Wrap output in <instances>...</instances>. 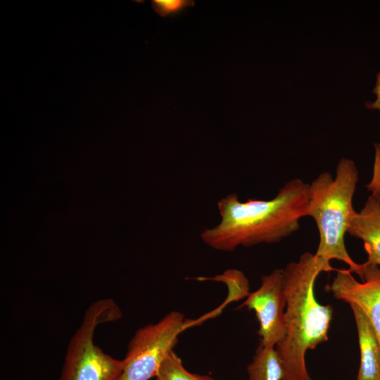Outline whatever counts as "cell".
I'll use <instances>...</instances> for the list:
<instances>
[{
  "instance_id": "15",
  "label": "cell",
  "mask_w": 380,
  "mask_h": 380,
  "mask_svg": "<svg viewBox=\"0 0 380 380\" xmlns=\"http://www.w3.org/2000/svg\"><path fill=\"white\" fill-rule=\"evenodd\" d=\"M372 93L375 96L374 100L366 103L365 106L368 109L376 110L380 112V71L376 75Z\"/></svg>"
},
{
  "instance_id": "10",
  "label": "cell",
  "mask_w": 380,
  "mask_h": 380,
  "mask_svg": "<svg viewBox=\"0 0 380 380\" xmlns=\"http://www.w3.org/2000/svg\"><path fill=\"white\" fill-rule=\"evenodd\" d=\"M247 372L249 380H282V367L275 348L260 344Z\"/></svg>"
},
{
  "instance_id": "8",
  "label": "cell",
  "mask_w": 380,
  "mask_h": 380,
  "mask_svg": "<svg viewBox=\"0 0 380 380\" xmlns=\"http://www.w3.org/2000/svg\"><path fill=\"white\" fill-rule=\"evenodd\" d=\"M347 233L363 242L366 262L380 266V198L369 195L362 208L355 213Z\"/></svg>"
},
{
  "instance_id": "2",
  "label": "cell",
  "mask_w": 380,
  "mask_h": 380,
  "mask_svg": "<svg viewBox=\"0 0 380 380\" xmlns=\"http://www.w3.org/2000/svg\"><path fill=\"white\" fill-rule=\"evenodd\" d=\"M331 270H336L309 252L283 269L285 333L274 347L282 367V380H313L306 367L305 355L327 341L333 316L332 307L317 300L315 285L321 272Z\"/></svg>"
},
{
  "instance_id": "7",
  "label": "cell",
  "mask_w": 380,
  "mask_h": 380,
  "mask_svg": "<svg viewBox=\"0 0 380 380\" xmlns=\"http://www.w3.org/2000/svg\"><path fill=\"white\" fill-rule=\"evenodd\" d=\"M364 263L362 281H357L348 269H339L326 288L335 298L359 307L380 341V266Z\"/></svg>"
},
{
  "instance_id": "6",
  "label": "cell",
  "mask_w": 380,
  "mask_h": 380,
  "mask_svg": "<svg viewBox=\"0 0 380 380\" xmlns=\"http://www.w3.org/2000/svg\"><path fill=\"white\" fill-rule=\"evenodd\" d=\"M286 304L284 271L275 269L262 276L259 288L241 305L255 312L261 346L275 347L284 337Z\"/></svg>"
},
{
  "instance_id": "9",
  "label": "cell",
  "mask_w": 380,
  "mask_h": 380,
  "mask_svg": "<svg viewBox=\"0 0 380 380\" xmlns=\"http://www.w3.org/2000/svg\"><path fill=\"white\" fill-rule=\"evenodd\" d=\"M355 319L360 349L355 380H380V341L371 322L355 305H349Z\"/></svg>"
},
{
  "instance_id": "3",
  "label": "cell",
  "mask_w": 380,
  "mask_h": 380,
  "mask_svg": "<svg viewBox=\"0 0 380 380\" xmlns=\"http://www.w3.org/2000/svg\"><path fill=\"white\" fill-rule=\"evenodd\" d=\"M358 180L356 164L347 158L338 162L334 176L329 172L319 173L309 184L307 217L315 222L319 233L315 254L329 264L332 260L344 262L362 279L365 263L354 261L345 245V235L356 213L353 200Z\"/></svg>"
},
{
  "instance_id": "14",
  "label": "cell",
  "mask_w": 380,
  "mask_h": 380,
  "mask_svg": "<svg viewBox=\"0 0 380 380\" xmlns=\"http://www.w3.org/2000/svg\"><path fill=\"white\" fill-rule=\"evenodd\" d=\"M367 190L371 195L380 198V141L374 144V158L372 176L366 184Z\"/></svg>"
},
{
  "instance_id": "4",
  "label": "cell",
  "mask_w": 380,
  "mask_h": 380,
  "mask_svg": "<svg viewBox=\"0 0 380 380\" xmlns=\"http://www.w3.org/2000/svg\"><path fill=\"white\" fill-rule=\"evenodd\" d=\"M122 311L111 298L91 303L68 343L58 380H120L123 360L104 353L94 343L97 327L120 319Z\"/></svg>"
},
{
  "instance_id": "11",
  "label": "cell",
  "mask_w": 380,
  "mask_h": 380,
  "mask_svg": "<svg viewBox=\"0 0 380 380\" xmlns=\"http://www.w3.org/2000/svg\"><path fill=\"white\" fill-rule=\"evenodd\" d=\"M155 380H219L207 375L194 374L188 371L182 359L171 350L162 362Z\"/></svg>"
},
{
  "instance_id": "5",
  "label": "cell",
  "mask_w": 380,
  "mask_h": 380,
  "mask_svg": "<svg viewBox=\"0 0 380 380\" xmlns=\"http://www.w3.org/2000/svg\"><path fill=\"white\" fill-rule=\"evenodd\" d=\"M191 322L178 311L166 314L156 323L139 328L127 346L120 380H150L156 377L178 336Z\"/></svg>"
},
{
  "instance_id": "12",
  "label": "cell",
  "mask_w": 380,
  "mask_h": 380,
  "mask_svg": "<svg viewBox=\"0 0 380 380\" xmlns=\"http://www.w3.org/2000/svg\"><path fill=\"white\" fill-rule=\"evenodd\" d=\"M199 280H215L224 281L230 286L232 291L230 296L232 300H236L249 294V283L245 274L236 269H229L223 274L215 276L213 278L199 277Z\"/></svg>"
},
{
  "instance_id": "1",
  "label": "cell",
  "mask_w": 380,
  "mask_h": 380,
  "mask_svg": "<svg viewBox=\"0 0 380 380\" xmlns=\"http://www.w3.org/2000/svg\"><path fill=\"white\" fill-rule=\"evenodd\" d=\"M308 204L309 184L300 178L286 182L270 200L241 201L237 194H229L217 203L220 222L202 231L201 239L222 252L277 243L299 229Z\"/></svg>"
},
{
  "instance_id": "13",
  "label": "cell",
  "mask_w": 380,
  "mask_h": 380,
  "mask_svg": "<svg viewBox=\"0 0 380 380\" xmlns=\"http://www.w3.org/2000/svg\"><path fill=\"white\" fill-rule=\"evenodd\" d=\"M151 5L155 12L162 17L176 14L186 8L193 6L191 0H153Z\"/></svg>"
}]
</instances>
